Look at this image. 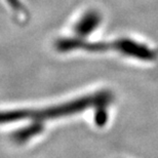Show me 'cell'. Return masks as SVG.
<instances>
[{"label":"cell","instance_id":"cell-1","mask_svg":"<svg viewBox=\"0 0 158 158\" xmlns=\"http://www.w3.org/2000/svg\"><path fill=\"white\" fill-rule=\"evenodd\" d=\"M110 101H111V94L104 91V93H98L93 96L80 98V99L72 101L70 103L55 106L44 110H36V111L20 110V111L0 112V123L19 121V120L23 119H33L37 120V121L52 119L65 115H70L73 113H78L83 111L88 107L105 106L106 104L110 103Z\"/></svg>","mask_w":158,"mask_h":158},{"label":"cell","instance_id":"cell-2","mask_svg":"<svg viewBox=\"0 0 158 158\" xmlns=\"http://www.w3.org/2000/svg\"><path fill=\"white\" fill-rule=\"evenodd\" d=\"M111 47H114L115 49L119 50L124 55L142 60H157L158 52L150 49L144 44L135 42L132 40H119L117 42L111 44Z\"/></svg>","mask_w":158,"mask_h":158},{"label":"cell","instance_id":"cell-3","mask_svg":"<svg viewBox=\"0 0 158 158\" xmlns=\"http://www.w3.org/2000/svg\"><path fill=\"white\" fill-rule=\"evenodd\" d=\"M100 23V15L94 11L88 12L81 19V21L76 25V33L79 36H85L93 32Z\"/></svg>","mask_w":158,"mask_h":158},{"label":"cell","instance_id":"cell-4","mask_svg":"<svg viewBox=\"0 0 158 158\" xmlns=\"http://www.w3.org/2000/svg\"><path fill=\"white\" fill-rule=\"evenodd\" d=\"M41 131H42V125L37 122L35 124L30 125L26 128H23L21 131H19L18 132H15L12 135V139L17 143H24V142L28 141L29 139L33 138L34 135H38Z\"/></svg>","mask_w":158,"mask_h":158},{"label":"cell","instance_id":"cell-5","mask_svg":"<svg viewBox=\"0 0 158 158\" xmlns=\"http://www.w3.org/2000/svg\"><path fill=\"white\" fill-rule=\"evenodd\" d=\"M7 1L9 3V5L14 8V10H15V12L22 15L23 17L26 15V9H25L24 6L21 4L20 0H7Z\"/></svg>","mask_w":158,"mask_h":158}]
</instances>
